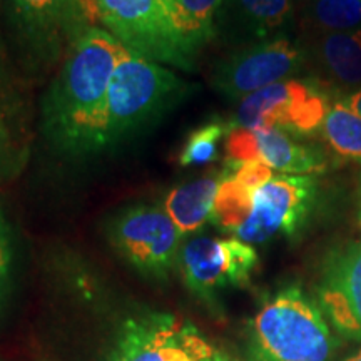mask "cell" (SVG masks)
Segmentation results:
<instances>
[{"instance_id": "obj_1", "label": "cell", "mask_w": 361, "mask_h": 361, "mask_svg": "<svg viewBox=\"0 0 361 361\" xmlns=\"http://www.w3.org/2000/svg\"><path fill=\"white\" fill-rule=\"evenodd\" d=\"M123 45L101 27H89L67 54L44 101L49 141L74 156L102 151L107 90Z\"/></svg>"}, {"instance_id": "obj_2", "label": "cell", "mask_w": 361, "mask_h": 361, "mask_svg": "<svg viewBox=\"0 0 361 361\" xmlns=\"http://www.w3.org/2000/svg\"><path fill=\"white\" fill-rule=\"evenodd\" d=\"M191 89L168 67L123 47L107 90L102 151L156 124Z\"/></svg>"}, {"instance_id": "obj_3", "label": "cell", "mask_w": 361, "mask_h": 361, "mask_svg": "<svg viewBox=\"0 0 361 361\" xmlns=\"http://www.w3.org/2000/svg\"><path fill=\"white\" fill-rule=\"evenodd\" d=\"M335 348L322 308L298 286L271 296L251 319V361H333Z\"/></svg>"}, {"instance_id": "obj_4", "label": "cell", "mask_w": 361, "mask_h": 361, "mask_svg": "<svg viewBox=\"0 0 361 361\" xmlns=\"http://www.w3.org/2000/svg\"><path fill=\"white\" fill-rule=\"evenodd\" d=\"M101 24L123 47L179 71H194L197 52L173 22V0H97Z\"/></svg>"}, {"instance_id": "obj_5", "label": "cell", "mask_w": 361, "mask_h": 361, "mask_svg": "<svg viewBox=\"0 0 361 361\" xmlns=\"http://www.w3.org/2000/svg\"><path fill=\"white\" fill-rule=\"evenodd\" d=\"M331 89L314 78L284 79L243 97L229 128L278 129L303 139L322 133Z\"/></svg>"}, {"instance_id": "obj_6", "label": "cell", "mask_w": 361, "mask_h": 361, "mask_svg": "<svg viewBox=\"0 0 361 361\" xmlns=\"http://www.w3.org/2000/svg\"><path fill=\"white\" fill-rule=\"evenodd\" d=\"M109 236L123 258L142 276L166 279L178 266L184 236L164 207L134 206L116 216Z\"/></svg>"}, {"instance_id": "obj_7", "label": "cell", "mask_w": 361, "mask_h": 361, "mask_svg": "<svg viewBox=\"0 0 361 361\" xmlns=\"http://www.w3.org/2000/svg\"><path fill=\"white\" fill-rule=\"evenodd\" d=\"M221 351L184 319L166 313L129 318L109 361H219Z\"/></svg>"}, {"instance_id": "obj_8", "label": "cell", "mask_w": 361, "mask_h": 361, "mask_svg": "<svg viewBox=\"0 0 361 361\" xmlns=\"http://www.w3.org/2000/svg\"><path fill=\"white\" fill-rule=\"evenodd\" d=\"M318 200L313 176H278L252 192L251 213L234 238L261 245L276 236L293 238L308 223Z\"/></svg>"}, {"instance_id": "obj_9", "label": "cell", "mask_w": 361, "mask_h": 361, "mask_svg": "<svg viewBox=\"0 0 361 361\" xmlns=\"http://www.w3.org/2000/svg\"><path fill=\"white\" fill-rule=\"evenodd\" d=\"M258 263V252L241 239L207 236L183 243L178 259L184 284L207 303L224 288L250 283Z\"/></svg>"}, {"instance_id": "obj_10", "label": "cell", "mask_w": 361, "mask_h": 361, "mask_svg": "<svg viewBox=\"0 0 361 361\" xmlns=\"http://www.w3.org/2000/svg\"><path fill=\"white\" fill-rule=\"evenodd\" d=\"M306 54L300 42L288 37L239 47L218 62L213 71V87L223 96L238 99L300 74Z\"/></svg>"}, {"instance_id": "obj_11", "label": "cell", "mask_w": 361, "mask_h": 361, "mask_svg": "<svg viewBox=\"0 0 361 361\" xmlns=\"http://www.w3.org/2000/svg\"><path fill=\"white\" fill-rule=\"evenodd\" d=\"M226 169L231 171L250 161H263L271 169L291 176H311L328 169V154L316 144L278 129L234 128L226 135Z\"/></svg>"}, {"instance_id": "obj_12", "label": "cell", "mask_w": 361, "mask_h": 361, "mask_svg": "<svg viewBox=\"0 0 361 361\" xmlns=\"http://www.w3.org/2000/svg\"><path fill=\"white\" fill-rule=\"evenodd\" d=\"M318 303L340 335L361 341V241L328 252L318 283Z\"/></svg>"}, {"instance_id": "obj_13", "label": "cell", "mask_w": 361, "mask_h": 361, "mask_svg": "<svg viewBox=\"0 0 361 361\" xmlns=\"http://www.w3.org/2000/svg\"><path fill=\"white\" fill-rule=\"evenodd\" d=\"M13 16L30 52L52 64L67 44L74 45L89 29L69 0H12Z\"/></svg>"}, {"instance_id": "obj_14", "label": "cell", "mask_w": 361, "mask_h": 361, "mask_svg": "<svg viewBox=\"0 0 361 361\" xmlns=\"http://www.w3.org/2000/svg\"><path fill=\"white\" fill-rule=\"evenodd\" d=\"M296 13L295 0H223L216 37L236 49L284 37Z\"/></svg>"}, {"instance_id": "obj_15", "label": "cell", "mask_w": 361, "mask_h": 361, "mask_svg": "<svg viewBox=\"0 0 361 361\" xmlns=\"http://www.w3.org/2000/svg\"><path fill=\"white\" fill-rule=\"evenodd\" d=\"M306 54V67L333 92L361 87V29L333 32L300 42Z\"/></svg>"}, {"instance_id": "obj_16", "label": "cell", "mask_w": 361, "mask_h": 361, "mask_svg": "<svg viewBox=\"0 0 361 361\" xmlns=\"http://www.w3.org/2000/svg\"><path fill=\"white\" fill-rule=\"evenodd\" d=\"M223 173L209 174L192 183L180 184L168 194L164 211L183 236H189L213 218V207Z\"/></svg>"}, {"instance_id": "obj_17", "label": "cell", "mask_w": 361, "mask_h": 361, "mask_svg": "<svg viewBox=\"0 0 361 361\" xmlns=\"http://www.w3.org/2000/svg\"><path fill=\"white\" fill-rule=\"evenodd\" d=\"M301 39L361 29V0H301Z\"/></svg>"}, {"instance_id": "obj_18", "label": "cell", "mask_w": 361, "mask_h": 361, "mask_svg": "<svg viewBox=\"0 0 361 361\" xmlns=\"http://www.w3.org/2000/svg\"><path fill=\"white\" fill-rule=\"evenodd\" d=\"M322 135L338 157L361 166V116L345 102V97L333 99Z\"/></svg>"}, {"instance_id": "obj_19", "label": "cell", "mask_w": 361, "mask_h": 361, "mask_svg": "<svg viewBox=\"0 0 361 361\" xmlns=\"http://www.w3.org/2000/svg\"><path fill=\"white\" fill-rule=\"evenodd\" d=\"M223 0H173V22L194 52L216 37V16Z\"/></svg>"}, {"instance_id": "obj_20", "label": "cell", "mask_w": 361, "mask_h": 361, "mask_svg": "<svg viewBox=\"0 0 361 361\" xmlns=\"http://www.w3.org/2000/svg\"><path fill=\"white\" fill-rule=\"evenodd\" d=\"M252 192L255 191L239 183L233 176L223 173V180L216 192L211 221L223 231L236 233L251 213Z\"/></svg>"}, {"instance_id": "obj_21", "label": "cell", "mask_w": 361, "mask_h": 361, "mask_svg": "<svg viewBox=\"0 0 361 361\" xmlns=\"http://www.w3.org/2000/svg\"><path fill=\"white\" fill-rule=\"evenodd\" d=\"M229 123L223 121H211L201 128H197L189 135L183 151L179 154V164L184 168L189 166H201L218 159L219 142L224 135H228Z\"/></svg>"}, {"instance_id": "obj_22", "label": "cell", "mask_w": 361, "mask_h": 361, "mask_svg": "<svg viewBox=\"0 0 361 361\" xmlns=\"http://www.w3.org/2000/svg\"><path fill=\"white\" fill-rule=\"evenodd\" d=\"M223 173L226 176H233L239 183L250 188L251 191H256V189L273 179V169L269 166H266L263 161L245 162V164L238 166V168L231 171H223Z\"/></svg>"}, {"instance_id": "obj_23", "label": "cell", "mask_w": 361, "mask_h": 361, "mask_svg": "<svg viewBox=\"0 0 361 361\" xmlns=\"http://www.w3.org/2000/svg\"><path fill=\"white\" fill-rule=\"evenodd\" d=\"M12 263V247H11V234H8V226L4 219L2 211H0V308H2L4 298H6L8 286V274H11Z\"/></svg>"}, {"instance_id": "obj_24", "label": "cell", "mask_w": 361, "mask_h": 361, "mask_svg": "<svg viewBox=\"0 0 361 361\" xmlns=\"http://www.w3.org/2000/svg\"><path fill=\"white\" fill-rule=\"evenodd\" d=\"M74 12L87 27H97L101 24V13H99L97 0H69Z\"/></svg>"}, {"instance_id": "obj_25", "label": "cell", "mask_w": 361, "mask_h": 361, "mask_svg": "<svg viewBox=\"0 0 361 361\" xmlns=\"http://www.w3.org/2000/svg\"><path fill=\"white\" fill-rule=\"evenodd\" d=\"M345 102L353 109L356 114L361 116V87L350 92L348 96H345Z\"/></svg>"}, {"instance_id": "obj_26", "label": "cell", "mask_w": 361, "mask_h": 361, "mask_svg": "<svg viewBox=\"0 0 361 361\" xmlns=\"http://www.w3.org/2000/svg\"><path fill=\"white\" fill-rule=\"evenodd\" d=\"M358 219L361 224V178H360V184H358Z\"/></svg>"}, {"instance_id": "obj_27", "label": "cell", "mask_w": 361, "mask_h": 361, "mask_svg": "<svg viewBox=\"0 0 361 361\" xmlns=\"http://www.w3.org/2000/svg\"><path fill=\"white\" fill-rule=\"evenodd\" d=\"M346 361H361V350L356 351V353L353 356H350V358Z\"/></svg>"}, {"instance_id": "obj_28", "label": "cell", "mask_w": 361, "mask_h": 361, "mask_svg": "<svg viewBox=\"0 0 361 361\" xmlns=\"http://www.w3.org/2000/svg\"><path fill=\"white\" fill-rule=\"evenodd\" d=\"M219 361H236V360H233L231 356H228V355L221 353V356H219Z\"/></svg>"}, {"instance_id": "obj_29", "label": "cell", "mask_w": 361, "mask_h": 361, "mask_svg": "<svg viewBox=\"0 0 361 361\" xmlns=\"http://www.w3.org/2000/svg\"><path fill=\"white\" fill-rule=\"evenodd\" d=\"M300 2H301V0H300Z\"/></svg>"}]
</instances>
